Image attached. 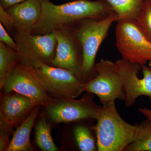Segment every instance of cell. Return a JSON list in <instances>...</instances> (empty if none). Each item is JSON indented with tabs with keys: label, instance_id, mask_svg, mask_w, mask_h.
I'll use <instances>...</instances> for the list:
<instances>
[{
	"label": "cell",
	"instance_id": "15",
	"mask_svg": "<svg viewBox=\"0 0 151 151\" xmlns=\"http://www.w3.org/2000/svg\"><path fill=\"white\" fill-rule=\"evenodd\" d=\"M118 17L122 20L137 21L140 16L145 0H106Z\"/></svg>",
	"mask_w": 151,
	"mask_h": 151
},
{
	"label": "cell",
	"instance_id": "19",
	"mask_svg": "<svg viewBox=\"0 0 151 151\" xmlns=\"http://www.w3.org/2000/svg\"><path fill=\"white\" fill-rule=\"evenodd\" d=\"M75 140L81 151L96 150L95 141L90 131L86 127L78 126L74 130Z\"/></svg>",
	"mask_w": 151,
	"mask_h": 151
},
{
	"label": "cell",
	"instance_id": "1",
	"mask_svg": "<svg viewBox=\"0 0 151 151\" xmlns=\"http://www.w3.org/2000/svg\"><path fill=\"white\" fill-rule=\"evenodd\" d=\"M41 16L32 30V34L45 35L74 27L86 19H103L114 12L106 0H76L60 5L41 0Z\"/></svg>",
	"mask_w": 151,
	"mask_h": 151
},
{
	"label": "cell",
	"instance_id": "26",
	"mask_svg": "<svg viewBox=\"0 0 151 151\" xmlns=\"http://www.w3.org/2000/svg\"><path fill=\"white\" fill-rule=\"evenodd\" d=\"M149 65H150V66L151 67V60L150 61V63H149Z\"/></svg>",
	"mask_w": 151,
	"mask_h": 151
},
{
	"label": "cell",
	"instance_id": "12",
	"mask_svg": "<svg viewBox=\"0 0 151 151\" xmlns=\"http://www.w3.org/2000/svg\"><path fill=\"white\" fill-rule=\"evenodd\" d=\"M38 105L31 98L17 92L1 93L0 118L12 127L18 126Z\"/></svg>",
	"mask_w": 151,
	"mask_h": 151
},
{
	"label": "cell",
	"instance_id": "24",
	"mask_svg": "<svg viewBox=\"0 0 151 151\" xmlns=\"http://www.w3.org/2000/svg\"><path fill=\"white\" fill-rule=\"evenodd\" d=\"M25 0H0V6L6 9L12 6L22 2Z\"/></svg>",
	"mask_w": 151,
	"mask_h": 151
},
{
	"label": "cell",
	"instance_id": "11",
	"mask_svg": "<svg viewBox=\"0 0 151 151\" xmlns=\"http://www.w3.org/2000/svg\"><path fill=\"white\" fill-rule=\"evenodd\" d=\"M55 33L57 46L56 55L50 65L70 70L82 81L83 50L75 27L59 29Z\"/></svg>",
	"mask_w": 151,
	"mask_h": 151
},
{
	"label": "cell",
	"instance_id": "20",
	"mask_svg": "<svg viewBox=\"0 0 151 151\" xmlns=\"http://www.w3.org/2000/svg\"><path fill=\"white\" fill-rule=\"evenodd\" d=\"M137 23L146 37L151 43V0H145L140 16Z\"/></svg>",
	"mask_w": 151,
	"mask_h": 151
},
{
	"label": "cell",
	"instance_id": "21",
	"mask_svg": "<svg viewBox=\"0 0 151 151\" xmlns=\"http://www.w3.org/2000/svg\"><path fill=\"white\" fill-rule=\"evenodd\" d=\"M13 128L0 118V151H6L10 142L9 137Z\"/></svg>",
	"mask_w": 151,
	"mask_h": 151
},
{
	"label": "cell",
	"instance_id": "16",
	"mask_svg": "<svg viewBox=\"0 0 151 151\" xmlns=\"http://www.w3.org/2000/svg\"><path fill=\"white\" fill-rule=\"evenodd\" d=\"M134 139L125 151H151V120L136 124Z\"/></svg>",
	"mask_w": 151,
	"mask_h": 151
},
{
	"label": "cell",
	"instance_id": "9",
	"mask_svg": "<svg viewBox=\"0 0 151 151\" xmlns=\"http://www.w3.org/2000/svg\"><path fill=\"white\" fill-rule=\"evenodd\" d=\"M116 63L126 94V106L131 107L141 96H147L151 102V67L123 58Z\"/></svg>",
	"mask_w": 151,
	"mask_h": 151
},
{
	"label": "cell",
	"instance_id": "14",
	"mask_svg": "<svg viewBox=\"0 0 151 151\" xmlns=\"http://www.w3.org/2000/svg\"><path fill=\"white\" fill-rule=\"evenodd\" d=\"M41 105L36 106L27 119L17 126L6 151H31L34 148L30 142V134L39 113Z\"/></svg>",
	"mask_w": 151,
	"mask_h": 151
},
{
	"label": "cell",
	"instance_id": "23",
	"mask_svg": "<svg viewBox=\"0 0 151 151\" xmlns=\"http://www.w3.org/2000/svg\"><path fill=\"white\" fill-rule=\"evenodd\" d=\"M0 42L4 43L6 46L17 51V44L13 37L7 32L2 24L0 23Z\"/></svg>",
	"mask_w": 151,
	"mask_h": 151
},
{
	"label": "cell",
	"instance_id": "18",
	"mask_svg": "<svg viewBox=\"0 0 151 151\" xmlns=\"http://www.w3.org/2000/svg\"><path fill=\"white\" fill-rule=\"evenodd\" d=\"M20 60L16 50L0 42V87Z\"/></svg>",
	"mask_w": 151,
	"mask_h": 151
},
{
	"label": "cell",
	"instance_id": "4",
	"mask_svg": "<svg viewBox=\"0 0 151 151\" xmlns=\"http://www.w3.org/2000/svg\"><path fill=\"white\" fill-rule=\"evenodd\" d=\"M12 36L16 43L20 63L30 66L41 63L51 65L58 44L55 32L35 35L17 29Z\"/></svg>",
	"mask_w": 151,
	"mask_h": 151
},
{
	"label": "cell",
	"instance_id": "10",
	"mask_svg": "<svg viewBox=\"0 0 151 151\" xmlns=\"http://www.w3.org/2000/svg\"><path fill=\"white\" fill-rule=\"evenodd\" d=\"M0 88L3 93L17 92L31 98L41 106L46 105L55 99L44 89L29 66L20 62Z\"/></svg>",
	"mask_w": 151,
	"mask_h": 151
},
{
	"label": "cell",
	"instance_id": "25",
	"mask_svg": "<svg viewBox=\"0 0 151 151\" xmlns=\"http://www.w3.org/2000/svg\"><path fill=\"white\" fill-rule=\"evenodd\" d=\"M139 111L147 119L151 120V110L145 107L139 108Z\"/></svg>",
	"mask_w": 151,
	"mask_h": 151
},
{
	"label": "cell",
	"instance_id": "6",
	"mask_svg": "<svg viewBox=\"0 0 151 151\" xmlns=\"http://www.w3.org/2000/svg\"><path fill=\"white\" fill-rule=\"evenodd\" d=\"M116 39V47L124 59L142 65L151 60V43L146 38L137 22H118Z\"/></svg>",
	"mask_w": 151,
	"mask_h": 151
},
{
	"label": "cell",
	"instance_id": "5",
	"mask_svg": "<svg viewBox=\"0 0 151 151\" xmlns=\"http://www.w3.org/2000/svg\"><path fill=\"white\" fill-rule=\"evenodd\" d=\"M29 66L44 89L53 98H76L85 92L84 83L70 70L45 63Z\"/></svg>",
	"mask_w": 151,
	"mask_h": 151
},
{
	"label": "cell",
	"instance_id": "7",
	"mask_svg": "<svg viewBox=\"0 0 151 151\" xmlns=\"http://www.w3.org/2000/svg\"><path fill=\"white\" fill-rule=\"evenodd\" d=\"M43 107L46 116L58 124L95 119L100 107L94 103L93 96L88 92L79 99L55 98Z\"/></svg>",
	"mask_w": 151,
	"mask_h": 151
},
{
	"label": "cell",
	"instance_id": "2",
	"mask_svg": "<svg viewBox=\"0 0 151 151\" xmlns=\"http://www.w3.org/2000/svg\"><path fill=\"white\" fill-rule=\"evenodd\" d=\"M103 105L95 116L97 124L92 128L97 137V150L124 151L134 139L136 125L133 126L122 119L115 101Z\"/></svg>",
	"mask_w": 151,
	"mask_h": 151
},
{
	"label": "cell",
	"instance_id": "22",
	"mask_svg": "<svg viewBox=\"0 0 151 151\" xmlns=\"http://www.w3.org/2000/svg\"><path fill=\"white\" fill-rule=\"evenodd\" d=\"M0 23L11 35L17 29L13 19L4 9L0 6Z\"/></svg>",
	"mask_w": 151,
	"mask_h": 151
},
{
	"label": "cell",
	"instance_id": "8",
	"mask_svg": "<svg viewBox=\"0 0 151 151\" xmlns=\"http://www.w3.org/2000/svg\"><path fill=\"white\" fill-rule=\"evenodd\" d=\"M96 68L97 75L84 84V91L97 95L103 105L116 99L124 101L126 94L116 62L102 59Z\"/></svg>",
	"mask_w": 151,
	"mask_h": 151
},
{
	"label": "cell",
	"instance_id": "17",
	"mask_svg": "<svg viewBox=\"0 0 151 151\" xmlns=\"http://www.w3.org/2000/svg\"><path fill=\"white\" fill-rule=\"evenodd\" d=\"M46 116L45 113V114L42 113L36 126V143L42 151H58V149L52 137L51 128Z\"/></svg>",
	"mask_w": 151,
	"mask_h": 151
},
{
	"label": "cell",
	"instance_id": "13",
	"mask_svg": "<svg viewBox=\"0 0 151 151\" xmlns=\"http://www.w3.org/2000/svg\"><path fill=\"white\" fill-rule=\"evenodd\" d=\"M5 10L13 19L17 29L31 33L41 16V1L25 0Z\"/></svg>",
	"mask_w": 151,
	"mask_h": 151
},
{
	"label": "cell",
	"instance_id": "3",
	"mask_svg": "<svg viewBox=\"0 0 151 151\" xmlns=\"http://www.w3.org/2000/svg\"><path fill=\"white\" fill-rule=\"evenodd\" d=\"M118 20L117 14L113 12L103 19H85L75 26L76 33L83 50L82 80L84 84L97 75L95 60L97 51L111 25Z\"/></svg>",
	"mask_w": 151,
	"mask_h": 151
}]
</instances>
